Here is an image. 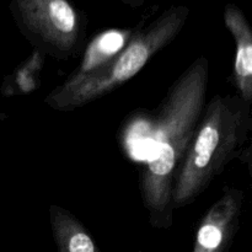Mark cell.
Listing matches in <instances>:
<instances>
[{
  "label": "cell",
  "instance_id": "7a4b0ae2",
  "mask_svg": "<svg viewBox=\"0 0 252 252\" xmlns=\"http://www.w3.org/2000/svg\"><path fill=\"white\" fill-rule=\"evenodd\" d=\"M251 128V103L239 95H216L206 103L175 180L174 211L196 201L229 162L243 154Z\"/></svg>",
  "mask_w": 252,
  "mask_h": 252
},
{
  "label": "cell",
  "instance_id": "52a82bcc",
  "mask_svg": "<svg viewBox=\"0 0 252 252\" xmlns=\"http://www.w3.org/2000/svg\"><path fill=\"white\" fill-rule=\"evenodd\" d=\"M133 33L134 31L129 29H111L94 37L86 47L83 59L76 70H74V73L70 74L68 79L59 85V88H74L88 76L101 70L127 46Z\"/></svg>",
  "mask_w": 252,
  "mask_h": 252
},
{
  "label": "cell",
  "instance_id": "ba28073f",
  "mask_svg": "<svg viewBox=\"0 0 252 252\" xmlns=\"http://www.w3.org/2000/svg\"><path fill=\"white\" fill-rule=\"evenodd\" d=\"M49 223L57 252H101L85 225L68 209L51 204Z\"/></svg>",
  "mask_w": 252,
  "mask_h": 252
},
{
  "label": "cell",
  "instance_id": "9c48e42d",
  "mask_svg": "<svg viewBox=\"0 0 252 252\" xmlns=\"http://www.w3.org/2000/svg\"><path fill=\"white\" fill-rule=\"evenodd\" d=\"M44 56L38 51H34L31 58L22 66H20L15 71V76L11 79L10 85L2 86L4 94L9 89L11 91L9 95H15V94H29L31 91L36 90L39 85V70L43 65Z\"/></svg>",
  "mask_w": 252,
  "mask_h": 252
},
{
  "label": "cell",
  "instance_id": "3957f363",
  "mask_svg": "<svg viewBox=\"0 0 252 252\" xmlns=\"http://www.w3.org/2000/svg\"><path fill=\"white\" fill-rule=\"evenodd\" d=\"M189 16L187 5H172L149 25L137 30L127 46L101 70L71 89L54 88L44 98L51 108L61 112L76 110L112 93L134 78L155 54L169 46L184 30Z\"/></svg>",
  "mask_w": 252,
  "mask_h": 252
},
{
  "label": "cell",
  "instance_id": "277c9868",
  "mask_svg": "<svg viewBox=\"0 0 252 252\" xmlns=\"http://www.w3.org/2000/svg\"><path fill=\"white\" fill-rule=\"evenodd\" d=\"M9 9L22 36L43 56L68 59L80 48L86 19L70 0H9Z\"/></svg>",
  "mask_w": 252,
  "mask_h": 252
},
{
  "label": "cell",
  "instance_id": "30bf717a",
  "mask_svg": "<svg viewBox=\"0 0 252 252\" xmlns=\"http://www.w3.org/2000/svg\"><path fill=\"white\" fill-rule=\"evenodd\" d=\"M118 1L122 2L123 5H127V6L135 9V7H139L142 6V5H144L145 2H148L149 0H118Z\"/></svg>",
  "mask_w": 252,
  "mask_h": 252
},
{
  "label": "cell",
  "instance_id": "8992f818",
  "mask_svg": "<svg viewBox=\"0 0 252 252\" xmlns=\"http://www.w3.org/2000/svg\"><path fill=\"white\" fill-rule=\"evenodd\" d=\"M225 27L235 43L234 83L238 95L252 105V31L243 10L234 2L225 5L223 12Z\"/></svg>",
  "mask_w": 252,
  "mask_h": 252
},
{
  "label": "cell",
  "instance_id": "6da1fadb",
  "mask_svg": "<svg viewBox=\"0 0 252 252\" xmlns=\"http://www.w3.org/2000/svg\"><path fill=\"white\" fill-rule=\"evenodd\" d=\"M209 62L201 56L170 86L153 123V147L140 176V192L152 226L174 224L172 189L207 103Z\"/></svg>",
  "mask_w": 252,
  "mask_h": 252
},
{
  "label": "cell",
  "instance_id": "8fae6325",
  "mask_svg": "<svg viewBox=\"0 0 252 252\" xmlns=\"http://www.w3.org/2000/svg\"><path fill=\"white\" fill-rule=\"evenodd\" d=\"M6 117H7V116L5 115V113H0V120H5Z\"/></svg>",
  "mask_w": 252,
  "mask_h": 252
},
{
  "label": "cell",
  "instance_id": "5b68a950",
  "mask_svg": "<svg viewBox=\"0 0 252 252\" xmlns=\"http://www.w3.org/2000/svg\"><path fill=\"white\" fill-rule=\"evenodd\" d=\"M245 193L228 186L204 213L192 252H228L240 226Z\"/></svg>",
  "mask_w": 252,
  "mask_h": 252
}]
</instances>
